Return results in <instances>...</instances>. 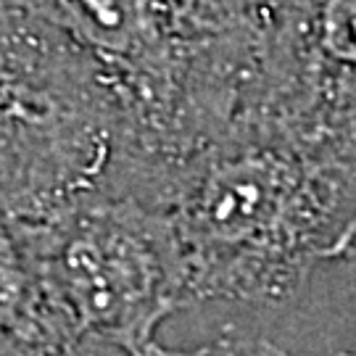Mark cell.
I'll return each instance as SVG.
<instances>
[{
    "label": "cell",
    "instance_id": "6da1fadb",
    "mask_svg": "<svg viewBox=\"0 0 356 356\" xmlns=\"http://www.w3.org/2000/svg\"><path fill=\"white\" fill-rule=\"evenodd\" d=\"M140 198L172 222L188 306L285 304L356 243V164L251 119L156 166Z\"/></svg>",
    "mask_w": 356,
    "mask_h": 356
},
{
    "label": "cell",
    "instance_id": "7a4b0ae2",
    "mask_svg": "<svg viewBox=\"0 0 356 356\" xmlns=\"http://www.w3.org/2000/svg\"><path fill=\"white\" fill-rule=\"evenodd\" d=\"M22 229L51 312L82 338L140 354L188 306L172 222L135 193H88Z\"/></svg>",
    "mask_w": 356,
    "mask_h": 356
},
{
    "label": "cell",
    "instance_id": "3957f363",
    "mask_svg": "<svg viewBox=\"0 0 356 356\" xmlns=\"http://www.w3.org/2000/svg\"><path fill=\"white\" fill-rule=\"evenodd\" d=\"M135 166L127 114L98 69L0 40V214L35 222Z\"/></svg>",
    "mask_w": 356,
    "mask_h": 356
},
{
    "label": "cell",
    "instance_id": "277c9868",
    "mask_svg": "<svg viewBox=\"0 0 356 356\" xmlns=\"http://www.w3.org/2000/svg\"><path fill=\"white\" fill-rule=\"evenodd\" d=\"M241 119L356 164V0H317L298 29L259 38Z\"/></svg>",
    "mask_w": 356,
    "mask_h": 356
},
{
    "label": "cell",
    "instance_id": "5b68a950",
    "mask_svg": "<svg viewBox=\"0 0 356 356\" xmlns=\"http://www.w3.org/2000/svg\"><path fill=\"white\" fill-rule=\"evenodd\" d=\"M45 327L64 325L48 306L22 222L0 214V335H24Z\"/></svg>",
    "mask_w": 356,
    "mask_h": 356
},
{
    "label": "cell",
    "instance_id": "8992f818",
    "mask_svg": "<svg viewBox=\"0 0 356 356\" xmlns=\"http://www.w3.org/2000/svg\"><path fill=\"white\" fill-rule=\"evenodd\" d=\"M0 356H138L82 338L66 327H45L24 335H0Z\"/></svg>",
    "mask_w": 356,
    "mask_h": 356
},
{
    "label": "cell",
    "instance_id": "52a82bcc",
    "mask_svg": "<svg viewBox=\"0 0 356 356\" xmlns=\"http://www.w3.org/2000/svg\"><path fill=\"white\" fill-rule=\"evenodd\" d=\"M138 356H288L269 341L241 335V332H222L219 338L209 341L195 348H164L153 341L148 348H143Z\"/></svg>",
    "mask_w": 356,
    "mask_h": 356
}]
</instances>
